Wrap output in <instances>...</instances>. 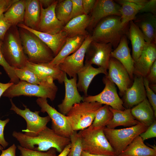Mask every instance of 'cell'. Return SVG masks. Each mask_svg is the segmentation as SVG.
<instances>
[{"label": "cell", "instance_id": "1", "mask_svg": "<svg viewBox=\"0 0 156 156\" xmlns=\"http://www.w3.org/2000/svg\"><path fill=\"white\" fill-rule=\"evenodd\" d=\"M12 136L26 148L40 152L47 151L52 148L61 153L70 143L69 138L56 133L46 127L35 136H29L21 132L14 131Z\"/></svg>", "mask_w": 156, "mask_h": 156}, {"label": "cell", "instance_id": "2", "mask_svg": "<svg viewBox=\"0 0 156 156\" xmlns=\"http://www.w3.org/2000/svg\"><path fill=\"white\" fill-rule=\"evenodd\" d=\"M128 25H123L120 16L111 15L101 20L93 29L92 41L109 43L114 49L118 45L122 37L128 34Z\"/></svg>", "mask_w": 156, "mask_h": 156}, {"label": "cell", "instance_id": "3", "mask_svg": "<svg viewBox=\"0 0 156 156\" xmlns=\"http://www.w3.org/2000/svg\"><path fill=\"white\" fill-rule=\"evenodd\" d=\"M50 77L42 83L37 85L21 81L13 84L3 93L2 96L9 98L24 95L49 98L51 101L55 99L58 88Z\"/></svg>", "mask_w": 156, "mask_h": 156}, {"label": "cell", "instance_id": "4", "mask_svg": "<svg viewBox=\"0 0 156 156\" xmlns=\"http://www.w3.org/2000/svg\"><path fill=\"white\" fill-rule=\"evenodd\" d=\"M20 36L28 61L35 64L49 63L55 56L51 50L37 36L25 29L19 28Z\"/></svg>", "mask_w": 156, "mask_h": 156}, {"label": "cell", "instance_id": "5", "mask_svg": "<svg viewBox=\"0 0 156 156\" xmlns=\"http://www.w3.org/2000/svg\"><path fill=\"white\" fill-rule=\"evenodd\" d=\"M1 49L5 60L11 66L19 69L26 66L28 59L17 26H12L8 31L2 41Z\"/></svg>", "mask_w": 156, "mask_h": 156}, {"label": "cell", "instance_id": "6", "mask_svg": "<svg viewBox=\"0 0 156 156\" xmlns=\"http://www.w3.org/2000/svg\"><path fill=\"white\" fill-rule=\"evenodd\" d=\"M104 127H89L79 131L78 133L81 139L83 151L92 154L116 156L104 134Z\"/></svg>", "mask_w": 156, "mask_h": 156}, {"label": "cell", "instance_id": "7", "mask_svg": "<svg viewBox=\"0 0 156 156\" xmlns=\"http://www.w3.org/2000/svg\"><path fill=\"white\" fill-rule=\"evenodd\" d=\"M102 106L97 102L83 101L75 104L66 115V119L74 131L84 129L92 124Z\"/></svg>", "mask_w": 156, "mask_h": 156}, {"label": "cell", "instance_id": "8", "mask_svg": "<svg viewBox=\"0 0 156 156\" xmlns=\"http://www.w3.org/2000/svg\"><path fill=\"white\" fill-rule=\"evenodd\" d=\"M148 126L139 122L130 127L110 129L105 127L103 132L116 156H118L137 136L145 131Z\"/></svg>", "mask_w": 156, "mask_h": 156}, {"label": "cell", "instance_id": "9", "mask_svg": "<svg viewBox=\"0 0 156 156\" xmlns=\"http://www.w3.org/2000/svg\"><path fill=\"white\" fill-rule=\"evenodd\" d=\"M11 104L10 110L22 117L26 121V128L22 131L25 135L29 136H35L45 128L47 124L50 121L49 116L41 117L39 115V111H31L25 106L24 109H21L17 107L13 102L12 99H10Z\"/></svg>", "mask_w": 156, "mask_h": 156}, {"label": "cell", "instance_id": "10", "mask_svg": "<svg viewBox=\"0 0 156 156\" xmlns=\"http://www.w3.org/2000/svg\"><path fill=\"white\" fill-rule=\"evenodd\" d=\"M36 102L41 108V112H46L50 117L51 129L57 134L70 138L74 131L67 120L66 116L50 106L46 98H38Z\"/></svg>", "mask_w": 156, "mask_h": 156}, {"label": "cell", "instance_id": "11", "mask_svg": "<svg viewBox=\"0 0 156 156\" xmlns=\"http://www.w3.org/2000/svg\"><path fill=\"white\" fill-rule=\"evenodd\" d=\"M103 81L105 85L103 90L95 95L83 96V101L97 102L108 105L114 109L121 110L125 109L123 101L117 93L115 84L106 75L103 77Z\"/></svg>", "mask_w": 156, "mask_h": 156}, {"label": "cell", "instance_id": "12", "mask_svg": "<svg viewBox=\"0 0 156 156\" xmlns=\"http://www.w3.org/2000/svg\"><path fill=\"white\" fill-rule=\"evenodd\" d=\"M112 51L111 44L92 41L86 51L84 64H95L107 70Z\"/></svg>", "mask_w": 156, "mask_h": 156}, {"label": "cell", "instance_id": "13", "mask_svg": "<svg viewBox=\"0 0 156 156\" xmlns=\"http://www.w3.org/2000/svg\"><path fill=\"white\" fill-rule=\"evenodd\" d=\"M92 41L90 33L80 47L73 54L66 57L58 65L60 69L70 78L77 76V73L84 66L86 52Z\"/></svg>", "mask_w": 156, "mask_h": 156}, {"label": "cell", "instance_id": "14", "mask_svg": "<svg viewBox=\"0 0 156 156\" xmlns=\"http://www.w3.org/2000/svg\"><path fill=\"white\" fill-rule=\"evenodd\" d=\"M120 6L112 0H96L94 7L90 14V22L87 30L92 32L102 19L111 15L120 16ZM89 32V31H88Z\"/></svg>", "mask_w": 156, "mask_h": 156}, {"label": "cell", "instance_id": "15", "mask_svg": "<svg viewBox=\"0 0 156 156\" xmlns=\"http://www.w3.org/2000/svg\"><path fill=\"white\" fill-rule=\"evenodd\" d=\"M58 0H55L50 6L44 8L40 5L41 14L37 31L54 34L62 31L65 25L57 18L55 9Z\"/></svg>", "mask_w": 156, "mask_h": 156}, {"label": "cell", "instance_id": "16", "mask_svg": "<svg viewBox=\"0 0 156 156\" xmlns=\"http://www.w3.org/2000/svg\"><path fill=\"white\" fill-rule=\"evenodd\" d=\"M108 78L118 87L121 95L131 86V80L128 71L118 60L110 57L108 67Z\"/></svg>", "mask_w": 156, "mask_h": 156}, {"label": "cell", "instance_id": "17", "mask_svg": "<svg viewBox=\"0 0 156 156\" xmlns=\"http://www.w3.org/2000/svg\"><path fill=\"white\" fill-rule=\"evenodd\" d=\"M77 76L68 79L65 74L64 83L65 95L62 103L58 105L59 112L66 115L75 104L83 101V97L79 94L77 86Z\"/></svg>", "mask_w": 156, "mask_h": 156}, {"label": "cell", "instance_id": "18", "mask_svg": "<svg viewBox=\"0 0 156 156\" xmlns=\"http://www.w3.org/2000/svg\"><path fill=\"white\" fill-rule=\"evenodd\" d=\"M156 60V44L146 42L142 53L134 62L133 75L145 77Z\"/></svg>", "mask_w": 156, "mask_h": 156}, {"label": "cell", "instance_id": "19", "mask_svg": "<svg viewBox=\"0 0 156 156\" xmlns=\"http://www.w3.org/2000/svg\"><path fill=\"white\" fill-rule=\"evenodd\" d=\"M17 26L27 30L35 35L51 50L55 57L62 49L68 38L66 33L62 31L57 34H52L33 29L23 23L18 24Z\"/></svg>", "mask_w": 156, "mask_h": 156}, {"label": "cell", "instance_id": "20", "mask_svg": "<svg viewBox=\"0 0 156 156\" xmlns=\"http://www.w3.org/2000/svg\"><path fill=\"white\" fill-rule=\"evenodd\" d=\"M142 33L146 42L156 44V15L150 13L137 14L133 21Z\"/></svg>", "mask_w": 156, "mask_h": 156}, {"label": "cell", "instance_id": "21", "mask_svg": "<svg viewBox=\"0 0 156 156\" xmlns=\"http://www.w3.org/2000/svg\"><path fill=\"white\" fill-rule=\"evenodd\" d=\"M133 79L131 86L126 90L123 94V105L127 109H131L146 97L143 77L135 76Z\"/></svg>", "mask_w": 156, "mask_h": 156}, {"label": "cell", "instance_id": "22", "mask_svg": "<svg viewBox=\"0 0 156 156\" xmlns=\"http://www.w3.org/2000/svg\"><path fill=\"white\" fill-rule=\"evenodd\" d=\"M26 66L42 79L51 77L60 83L64 82L66 73L60 69L58 65H53L49 63L36 64L28 61Z\"/></svg>", "mask_w": 156, "mask_h": 156}, {"label": "cell", "instance_id": "23", "mask_svg": "<svg viewBox=\"0 0 156 156\" xmlns=\"http://www.w3.org/2000/svg\"><path fill=\"white\" fill-rule=\"evenodd\" d=\"M110 57L116 59L123 65L133 80L134 62L130 53L126 35L122 37L117 47L111 52Z\"/></svg>", "mask_w": 156, "mask_h": 156}, {"label": "cell", "instance_id": "24", "mask_svg": "<svg viewBox=\"0 0 156 156\" xmlns=\"http://www.w3.org/2000/svg\"><path fill=\"white\" fill-rule=\"evenodd\" d=\"M100 73L107 75V70L101 67L95 68L91 65L84 64L77 74L78 91L83 92L84 96H87L88 89L92 81L96 76Z\"/></svg>", "mask_w": 156, "mask_h": 156}, {"label": "cell", "instance_id": "25", "mask_svg": "<svg viewBox=\"0 0 156 156\" xmlns=\"http://www.w3.org/2000/svg\"><path fill=\"white\" fill-rule=\"evenodd\" d=\"M90 22L89 15L84 14L70 20L64 25L62 31L68 38L78 36H88L90 34L87 30Z\"/></svg>", "mask_w": 156, "mask_h": 156}, {"label": "cell", "instance_id": "26", "mask_svg": "<svg viewBox=\"0 0 156 156\" xmlns=\"http://www.w3.org/2000/svg\"><path fill=\"white\" fill-rule=\"evenodd\" d=\"M131 112L136 120L148 126L156 120L153 109L147 97L131 108Z\"/></svg>", "mask_w": 156, "mask_h": 156}, {"label": "cell", "instance_id": "27", "mask_svg": "<svg viewBox=\"0 0 156 156\" xmlns=\"http://www.w3.org/2000/svg\"><path fill=\"white\" fill-rule=\"evenodd\" d=\"M118 156H156V149L146 145L138 135Z\"/></svg>", "mask_w": 156, "mask_h": 156}, {"label": "cell", "instance_id": "28", "mask_svg": "<svg viewBox=\"0 0 156 156\" xmlns=\"http://www.w3.org/2000/svg\"><path fill=\"white\" fill-rule=\"evenodd\" d=\"M40 5L38 0H25L23 23L25 25L37 30L40 18Z\"/></svg>", "mask_w": 156, "mask_h": 156}, {"label": "cell", "instance_id": "29", "mask_svg": "<svg viewBox=\"0 0 156 156\" xmlns=\"http://www.w3.org/2000/svg\"><path fill=\"white\" fill-rule=\"evenodd\" d=\"M109 108L113 113V117L106 127L107 128L114 129L119 126L130 127L135 126L139 122L132 115L131 109L121 110L113 109L110 106Z\"/></svg>", "mask_w": 156, "mask_h": 156}, {"label": "cell", "instance_id": "30", "mask_svg": "<svg viewBox=\"0 0 156 156\" xmlns=\"http://www.w3.org/2000/svg\"><path fill=\"white\" fill-rule=\"evenodd\" d=\"M88 36H78L67 38L62 49L49 64L53 65H59L66 57L71 53H75L80 47Z\"/></svg>", "mask_w": 156, "mask_h": 156}, {"label": "cell", "instance_id": "31", "mask_svg": "<svg viewBox=\"0 0 156 156\" xmlns=\"http://www.w3.org/2000/svg\"><path fill=\"white\" fill-rule=\"evenodd\" d=\"M129 34L132 49V57L134 62L141 55L146 42L144 36L133 21L129 23Z\"/></svg>", "mask_w": 156, "mask_h": 156}, {"label": "cell", "instance_id": "32", "mask_svg": "<svg viewBox=\"0 0 156 156\" xmlns=\"http://www.w3.org/2000/svg\"><path fill=\"white\" fill-rule=\"evenodd\" d=\"M25 9V0H16L3 14L12 26L23 23Z\"/></svg>", "mask_w": 156, "mask_h": 156}, {"label": "cell", "instance_id": "33", "mask_svg": "<svg viewBox=\"0 0 156 156\" xmlns=\"http://www.w3.org/2000/svg\"><path fill=\"white\" fill-rule=\"evenodd\" d=\"M115 1L121 5L120 12L121 23L123 26L128 25L130 21H133L143 7L124 0H116Z\"/></svg>", "mask_w": 156, "mask_h": 156}, {"label": "cell", "instance_id": "34", "mask_svg": "<svg viewBox=\"0 0 156 156\" xmlns=\"http://www.w3.org/2000/svg\"><path fill=\"white\" fill-rule=\"evenodd\" d=\"M109 106L105 105L97 112L94 119L89 126L93 128L106 127L112 119L113 114L110 110Z\"/></svg>", "mask_w": 156, "mask_h": 156}, {"label": "cell", "instance_id": "35", "mask_svg": "<svg viewBox=\"0 0 156 156\" xmlns=\"http://www.w3.org/2000/svg\"><path fill=\"white\" fill-rule=\"evenodd\" d=\"M72 2L71 0H59L55 12L57 18L65 25L70 21Z\"/></svg>", "mask_w": 156, "mask_h": 156}, {"label": "cell", "instance_id": "36", "mask_svg": "<svg viewBox=\"0 0 156 156\" xmlns=\"http://www.w3.org/2000/svg\"><path fill=\"white\" fill-rule=\"evenodd\" d=\"M14 72L20 80L35 84H41L50 78L42 79L26 66L21 68H15Z\"/></svg>", "mask_w": 156, "mask_h": 156}, {"label": "cell", "instance_id": "37", "mask_svg": "<svg viewBox=\"0 0 156 156\" xmlns=\"http://www.w3.org/2000/svg\"><path fill=\"white\" fill-rule=\"evenodd\" d=\"M70 139L71 146L67 156H81L83 151L81 140L77 131H74Z\"/></svg>", "mask_w": 156, "mask_h": 156}, {"label": "cell", "instance_id": "38", "mask_svg": "<svg viewBox=\"0 0 156 156\" xmlns=\"http://www.w3.org/2000/svg\"><path fill=\"white\" fill-rule=\"evenodd\" d=\"M2 41L0 40V65L4 69L10 79V82L14 84H16L20 80L16 75L14 72V68L11 66L7 62L2 53L1 46Z\"/></svg>", "mask_w": 156, "mask_h": 156}, {"label": "cell", "instance_id": "39", "mask_svg": "<svg viewBox=\"0 0 156 156\" xmlns=\"http://www.w3.org/2000/svg\"><path fill=\"white\" fill-rule=\"evenodd\" d=\"M21 155L19 156H57L56 149L54 148L49 149L46 152H40L28 149L20 145L18 146Z\"/></svg>", "mask_w": 156, "mask_h": 156}, {"label": "cell", "instance_id": "40", "mask_svg": "<svg viewBox=\"0 0 156 156\" xmlns=\"http://www.w3.org/2000/svg\"><path fill=\"white\" fill-rule=\"evenodd\" d=\"M143 81L146 96L153 109L155 116L156 117V94L149 87V82L146 77H143Z\"/></svg>", "mask_w": 156, "mask_h": 156}, {"label": "cell", "instance_id": "41", "mask_svg": "<svg viewBox=\"0 0 156 156\" xmlns=\"http://www.w3.org/2000/svg\"><path fill=\"white\" fill-rule=\"evenodd\" d=\"M72 6L70 17V20L84 14L82 5V0H71Z\"/></svg>", "mask_w": 156, "mask_h": 156}, {"label": "cell", "instance_id": "42", "mask_svg": "<svg viewBox=\"0 0 156 156\" xmlns=\"http://www.w3.org/2000/svg\"><path fill=\"white\" fill-rule=\"evenodd\" d=\"M12 26L3 14L0 16V40L3 41L6 32Z\"/></svg>", "mask_w": 156, "mask_h": 156}, {"label": "cell", "instance_id": "43", "mask_svg": "<svg viewBox=\"0 0 156 156\" xmlns=\"http://www.w3.org/2000/svg\"><path fill=\"white\" fill-rule=\"evenodd\" d=\"M140 136L144 141L145 140L156 137V120H155L147 129L140 134Z\"/></svg>", "mask_w": 156, "mask_h": 156}, {"label": "cell", "instance_id": "44", "mask_svg": "<svg viewBox=\"0 0 156 156\" xmlns=\"http://www.w3.org/2000/svg\"><path fill=\"white\" fill-rule=\"evenodd\" d=\"M139 13H150L156 15V0H148Z\"/></svg>", "mask_w": 156, "mask_h": 156}, {"label": "cell", "instance_id": "45", "mask_svg": "<svg viewBox=\"0 0 156 156\" xmlns=\"http://www.w3.org/2000/svg\"><path fill=\"white\" fill-rule=\"evenodd\" d=\"M10 119L8 118L4 120L0 119V144L5 148L8 145L9 143L5 140L4 135V128L6 124L10 121Z\"/></svg>", "mask_w": 156, "mask_h": 156}, {"label": "cell", "instance_id": "46", "mask_svg": "<svg viewBox=\"0 0 156 156\" xmlns=\"http://www.w3.org/2000/svg\"><path fill=\"white\" fill-rule=\"evenodd\" d=\"M96 0H82V5L85 14L89 15L92 10Z\"/></svg>", "mask_w": 156, "mask_h": 156}, {"label": "cell", "instance_id": "47", "mask_svg": "<svg viewBox=\"0 0 156 156\" xmlns=\"http://www.w3.org/2000/svg\"><path fill=\"white\" fill-rule=\"evenodd\" d=\"M149 84L156 83V60L151 66L149 72L146 77Z\"/></svg>", "mask_w": 156, "mask_h": 156}, {"label": "cell", "instance_id": "48", "mask_svg": "<svg viewBox=\"0 0 156 156\" xmlns=\"http://www.w3.org/2000/svg\"><path fill=\"white\" fill-rule=\"evenodd\" d=\"M16 0H0V16L3 14Z\"/></svg>", "mask_w": 156, "mask_h": 156}, {"label": "cell", "instance_id": "49", "mask_svg": "<svg viewBox=\"0 0 156 156\" xmlns=\"http://www.w3.org/2000/svg\"><path fill=\"white\" fill-rule=\"evenodd\" d=\"M16 146L14 144L6 150H2V153L0 156H16Z\"/></svg>", "mask_w": 156, "mask_h": 156}, {"label": "cell", "instance_id": "50", "mask_svg": "<svg viewBox=\"0 0 156 156\" xmlns=\"http://www.w3.org/2000/svg\"><path fill=\"white\" fill-rule=\"evenodd\" d=\"M13 84L10 82L5 83L0 82V98L5 91Z\"/></svg>", "mask_w": 156, "mask_h": 156}, {"label": "cell", "instance_id": "51", "mask_svg": "<svg viewBox=\"0 0 156 156\" xmlns=\"http://www.w3.org/2000/svg\"><path fill=\"white\" fill-rule=\"evenodd\" d=\"M55 1V0H39L40 4L44 8H46L51 5Z\"/></svg>", "mask_w": 156, "mask_h": 156}, {"label": "cell", "instance_id": "52", "mask_svg": "<svg viewBox=\"0 0 156 156\" xmlns=\"http://www.w3.org/2000/svg\"><path fill=\"white\" fill-rule=\"evenodd\" d=\"M124 1L131 2L137 5L143 6H144L148 1L147 0H124Z\"/></svg>", "mask_w": 156, "mask_h": 156}, {"label": "cell", "instance_id": "53", "mask_svg": "<svg viewBox=\"0 0 156 156\" xmlns=\"http://www.w3.org/2000/svg\"><path fill=\"white\" fill-rule=\"evenodd\" d=\"M71 145L70 144L67 145L63 151L57 156H67L70 151Z\"/></svg>", "mask_w": 156, "mask_h": 156}, {"label": "cell", "instance_id": "54", "mask_svg": "<svg viewBox=\"0 0 156 156\" xmlns=\"http://www.w3.org/2000/svg\"><path fill=\"white\" fill-rule=\"evenodd\" d=\"M81 156H107L101 155H94L89 153L83 151H82Z\"/></svg>", "mask_w": 156, "mask_h": 156}, {"label": "cell", "instance_id": "55", "mask_svg": "<svg viewBox=\"0 0 156 156\" xmlns=\"http://www.w3.org/2000/svg\"><path fill=\"white\" fill-rule=\"evenodd\" d=\"M150 88L155 93L156 92V84L154 83L149 84Z\"/></svg>", "mask_w": 156, "mask_h": 156}, {"label": "cell", "instance_id": "56", "mask_svg": "<svg viewBox=\"0 0 156 156\" xmlns=\"http://www.w3.org/2000/svg\"><path fill=\"white\" fill-rule=\"evenodd\" d=\"M3 148V147L0 144V151L2 150Z\"/></svg>", "mask_w": 156, "mask_h": 156}, {"label": "cell", "instance_id": "57", "mask_svg": "<svg viewBox=\"0 0 156 156\" xmlns=\"http://www.w3.org/2000/svg\"><path fill=\"white\" fill-rule=\"evenodd\" d=\"M1 74V73L0 71V75Z\"/></svg>", "mask_w": 156, "mask_h": 156}]
</instances>
